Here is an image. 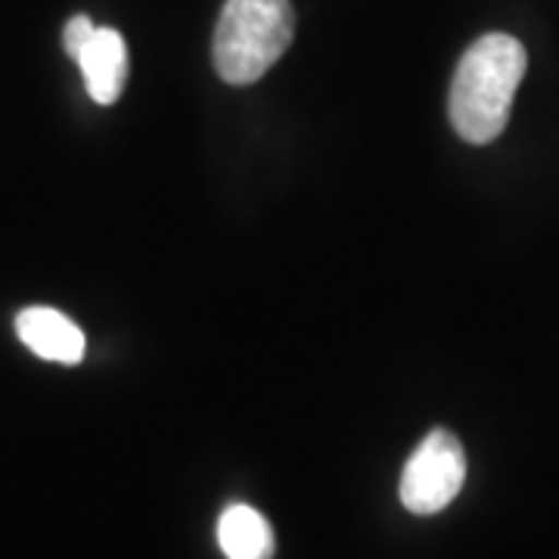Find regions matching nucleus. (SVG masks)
I'll return each mask as SVG.
<instances>
[{
    "label": "nucleus",
    "instance_id": "f03ea898",
    "mask_svg": "<svg viewBox=\"0 0 559 559\" xmlns=\"http://www.w3.org/2000/svg\"><path fill=\"white\" fill-rule=\"evenodd\" d=\"M293 35L296 13L289 0H227L212 40L221 81L255 84L286 53Z\"/></svg>",
    "mask_w": 559,
    "mask_h": 559
},
{
    "label": "nucleus",
    "instance_id": "20e7f679",
    "mask_svg": "<svg viewBox=\"0 0 559 559\" xmlns=\"http://www.w3.org/2000/svg\"><path fill=\"white\" fill-rule=\"evenodd\" d=\"M75 62L84 72L91 100L100 106H112L119 100L128 81V44L116 28H97Z\"/></svg>",
    "mask_w": 559,
    "mask_h": 559
},
{
    "label": "nucleus",
    "instance_id": "f257e3e1",
    "mask_svg": "<svg viewBox=\"0 0 559 559\" xmlns=\"http://www.w3.org/2000/svg\"><path fill=\"white\" fill-rule=\"evenodd\" d=\"M525 66V47L503 32L485 35L463 53L451 84L448 112L454 131L466 143L481 146L503 134Z\"/></svg>",
    "mask_w": 559,
    "mask_h": 559
},
{
    "label": "nucleus",
    "instance_id": "7ed1b4c3",
    "mask_svg": "<svg viewBox=\"0 0 559 559\" xmlns=\"http://www.w3.org/2000/svg\"><path fill=\"white\" fill-rule=\"evenodd\" d=\"M466 481V454L454 432L432 429L401 473V503L417 516H436L457 498Z\"/></svg>",
    "mask_w": 559,
    "mask_h": 559
},
{
    "label": "nucleus",
    "instance_id": "423d86ee",
    "mask_svg": "<svg viewBox=\"0 0 559 559\" xmlns=\"http://www.w3.org/2000/svg\"><path fill=\"white\" fill-rule=\"evenodd\" d=\"M218 547L227 559H274L271 522L249 503H230L218 520Z\"/></svg>",
    "mask_w": 559,
    "mask_h": 559
},
{
    "label": "nucleus",
    "instance_id": "39448f33",
    "mask_svg": "<svg viewBox=\"0 0 559 559\" xmlns=\"http://www.w3.org/2000/svg\"><path fill=\"white\" fill-rule=\"evenodd\" d=\"M16 333L20 340L44 360L57 364H81L84 358V333L75 320H69L53 308H25L16 318Z\"/></svg>",
    "mask_w": 559,
    "mask_h": 559
},
{
    "label": "nucleus",
    "instance_id": "0eeeda50",
    "mask_svg": "<svg viewBox=\"0 0 559 559\" xmlns=\"http://www.w3.org/2000/svg\"><path fill=\"white\" fill-rule=\"evenodd\" d=\"M94 32H97V25L87 20V16H75V20L66 22L62 44H66V50H69L72 60H79V53L87 47V40L94 38Z\"/></svg>",
    "mask_w": 559,
    "mask_h": 559
}]
</instances>
